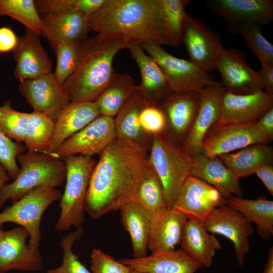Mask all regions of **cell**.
<instances>
[{
  "label": "cell",
  "instance_id": "1",
  "mask_svg": "<svg viewBox=\"0 0 273 273\" xmlns=\"http://www.w3.org/2000/svg\"><path fill=\"white\" fill-rule=\"evenodd\" d=\"M152 168L149 152L116 136L100 155L91 174L84 210L93 219L132 201Z\"/></svg>",
  "mask_w": 273,
  "mask_h": 273
},
{
  "label": "cell",
  "instance_id": "2",
  "mask_svg": "<svg viewBox=\"0 0 273 273\" xmlns=\"http://www.w3.org/2000/svg\"><path fill=\"white\" fill-rule=\"evenodd\" d=\"M87 28L128 44L151 41L166 45L156 0H106L88 17Z\"/></svg>",
  "mask_w": 273,
  "mask_h": 273
},
{
  "label": "cell",
  "instance_id": "3",
  "mask_svg": "<svg viewBox=\"0 0 273 273\" xmlns=\"http://www.w3.org/2000/svg\"><path fill=\"white\" fill-rule=\"evenodd\" d=\"M128 44L122 39L98 34L84 40L77 67L63 84L70 102L95 101L115 73V56Z\"/></svg>",
  "mask_w": 273,
  "mask_h": 273
},
{
  "label": "cell",
  "instance_id": "4",
  "mask_svg": "<svg viewBox=\"0 0 273 273\" xmlns=\"http://www.w3.org/2000/svg\"><path fill=\"white\" fill-rule=\"evenodd\" d=\"M17 161L20 168L14 180L2 189L0 207L8 200L14 202L37 187L47 185L56 188L65 182V164L53 155L27 151L20 154Z\"/></svg>",
  "mask_w": 273,
  "mask_h": 273
},
{
  "label": "cell",
  "instance_id": "5",
  "mask_svg": "<svg viewBox=\"0 0 273 273\" xmlns=\"http://www.w3.org/2000/svg\"><path fill=\"white\" fill-rule=\"evenodd\" d=\"M61 159L66 168V184L55 229L64 232L72 226L82 228L87 191L96 161L92 157L83 155H70Z\"/></svg>",
  "mask_w": 273,
  "mask_h": 273
},
{
  "label": "cell",
  "instance_id": "6",
  "mask_svg": "<svg viewBox=\"0 0 273 273\" xmlns=\"http://www.w3.org/2000/svg\"><path fill=\"white\" fill-rule=\"evenodd\" d=\"M149 157L164 192L168 208H173L178 192L190 175L192 159L164 132L153 136Z\"/></svg>",
  "mask_w": 273,
  "mask_h": 273
},
{
  "label": "cell",
  "instance_id": "7",
  "mask_svg": "<svg viewBox=\"0 0 273 273\" xmlns=\"http://www.w3.org/2000/svg\"><path fill=\"white\" fill-rule=\"evenodd\" d=\"M62 193L50 186H40L32 189L0 212V229L7 222L24 228L29 234L28 245L38 248L41 240L40 224L46 209L61 199Z\"/></svg>",
  "mask_w": 273,
  "mask_h": 273
},
{
  "label": "cell",
  "instance_id": "8",
  "mask_svg": "<svg viewBox=\"0 0 273 273\" xmlns=\"http://www.w3.org/2000/svg\"><path fill=\"white\" fill-rule=\"evenodd\" d=\"M142 49L157 63L164 73L172 93L198 92L215 82L213 76L190 60L175 57L154 42L140 44Z\"/></svg>",
  "mask_w": 273,
  "mask_h": 273
},
{
  "label": "cell",
  "instance_id": "9",
  "mask_svg": "<svg viewBox=\"0 0 273 273\" xmlns=\"http://www.w3.org/2000/svg\"><path fill=\"white\" fill-rule=\"evenodd\" d=\"M190 60L204 71L216 69L217 60L225 49L219 35L204 22L188 13L185 17L181 36Z\"/></svg>",
  "mask_w": 273,
  "mask_h": 273
},
{
  "label": "cell",
  "instance_id": "10",
  "mask_svg": "<svg viewBox=\"0 0 273 273\" xmlns=\"http://www.w3.org/2000/svg\"><path fill=\"white\" fill-rule=\"evenodd\" d=\"M255 122L228 124L215 123L203 139L201 153L208 157H213L253 144H268L257 130Z\"/></svg>",
  "mask_w": 273,
  "mask_h": 273
},
{
  "label": "cell",
  "instance_id": "11",
  "mask_svg": "<svg viewBox=\"0 0 273 273\" xmlns=\"http://www.w3.org/2000/svg\"><path fill=\"white\" fill-rule=\"evenodd\" d=\"M116 136L114 118L100 115L64 142L53 156L61 159L77 154L100 155Z\"/></svg>",
  "mask_w": 273,
  "mask_h": 273
},
{
  "label": "cell",
  "instance_id": "12",
  "mask_svg": "<svg viewBox=\"0 0 273 273\" xmlns=\"http://www.w3.org/2000/svg\"><path fill=\"white\" fill-rule=\"evenodd\" d=\"M225 200L215 188L189 175L180 187L172 209L188 219L204 222L215 208L225 204Z\"/></svg>",
  "mask_w": 273,
  "mask_h": 273
},
{
  "label": "cell",
  "instance_id": "13",
  "mask_svg": "<svg viewBox=\"0 0 273 273\" xmlns=\"http://www.w3.org/2000/svg\"><path fill=\"white\" fill-rule=\"evenodd\" d=\"M204 223L208 232L222 236L233 243L238 264L243 265L250 250L248 238L254 232L252 223L225 204L215 208Z\"/></svg>",
  "mask_w": 273,
  "mask_h": 273
},
{
  "label": "cell",
  "instance_id": "14",
  "mask_svg": "<svg viewBox=\"0 0 273 273\" xmlns=\"http://www.w3.org/2000/svg\"><path fill=\"white\" fill-rule=\"evenodd\" d=\"M28 232L19 226L8 231L0 229V273L12 270L33 272L42 267L43 260L38 248L27 243Z\"/></svg>",
  "mask_w": 273,
  "mask_h": 273
},
{
  "label": "cell",
  "instance_id": "15",
  "mask_svg": "<svg viewBox=\"0 0 273 273\" xmlns=\"http://www.w3.org/2000/svg\"><path fill=\"white\" fill-rule=\"evenodd\" d=\"M19 89L33 111L46 114L54 121L70 103L63 85L53 73L20 81Z\"/></svg>",
  "mask_w": 273,
  "mask_h": 273
},
{
  "label": "cell",
  "instance_id": "16",
  "mask_svg": "<svg viewBox=\"0 0 273 273\" xmlns=\"http://www.w3.org/2000/svg\"><path fill=\"white\" fill-rule=\"evenodd\" d=\"M225 88L215 82L204 87L200 92L197 114L181 149L191 157L201 153L203 139L209 129L219 119L221 100Z\"/></svg>",
  "mask_w": 273,
  "mask_h": 273
},
{
  "label": "cell",
  "instance_id": "17",
  "mask_svg": "<svg viewBox=\"0 0 273 273\" xmlns=\"http://www.w3.org/2000/svg\"><path fill=\"white\" fill-rule=\"evenodd\" d=\"M200 98L198 92L172 93L157 104L165 117V133L180 148L197 114Z\"/></svg>",
  "mask_w": 273,
  "mask_h": 273
},
{
  "label": "cell",
  "instance_id": "18",
  "mask_svg": "<svg viewBox=\"0 0 273 273\" xmlns=\"http://www.w3.org/2000/svg\"><path fill=\"white\" fill-rule=\"evenodd\" d=\"M216 69L220 72L221 83L228 92L244 95L263 90L259 71L251 68L244 53L237 49H224Z\"/></svg>",
  "mask_w": 273,
  "mask_h": 273
},
{
  "label": "cell",
  "instance_id": "19",
  "mask_svg": "<svg viewBox=\"0 0 273 273\" xmlns=\"http://www.w3.org/2000/svg\"><path fill=\"white\" fill-rule=\"evenodd\" d=\"M206 6L228 23L233 33L241 23L265 25L273 19L272 0H209Z\"/></svg>",
  "mask_w": 273,
  "mask_h": 273
},
{
  "label": "cell",
  "instance_id": "20",
  "mask_svg": "<svg viewBox=\"0 0 273 273\" xmlns=\"http://www.w3.org/2000/svg\"><path fill=\"white\" fill-rule=\"evenodd\" d=\"M272 108L273 95L263 90L244 95H235L225 90L217 123L228 124L256 121Z\"/></svg>",
  "mask_w": 273,
  "mask_h": 273
},
{
  "label": "cell",
  "instance_id": "21",
  "mask_svg": "<svg viewBox=\"0 0 273 273\" xmlns=\"http://www.w3.org/2000/svg\"><path fill=\"white\" fill-rule=\"evenodd\" d=\"M16 62L14 76L20 81L52 73V62L42 47L39 35L26 29L12 52Z\"/></svg>",
  "mask_w": 273,
  "mask_h": 273
},
{
  "label": "cell",
  "instance_id": "22",
  "mask_svg": "<svg viewBox=\"0 0 273 273\" xmlns=\"http://www.w3.org/2000/svg\"><path fill=\"white\" fill-rule=\"evenodd\" d=\"M190 175L215 188L225 199L231 196L242 197L239 178L222 162L218 156L209 157L202 153L192 157Z\"/></svg>",
  "mask_w": 273,
  "mask_h": 273
},
{
  "label": "cell",
  "instance_id": "23",
  "mask_svg": "<svg viewBox=\"0 0 273 273\" xmlns=\"http://www.w3.org/2000/svg\"><path fill=\"white\" fill-rule=\"evenodd\" d=\"M88 18L76 10L42 15V35L54 50L62 42L82 41L88 37Z\"/></svg>",
  "mask_w": 273,
  "mask_h": 273
},
{
  "label": "cell",
  "instance_id": "24",
  "mask_svg": "<svg viewBox=\"0 0 273 273\" xmlns=\"http://www.w3.org/2000/svg\"><path fill=\"white\" fill-rule=\"evenodd\" d=\"M133 269L144 273H195L202 265L180 249L151 253L142 258L118 260Z\"/></svg>",
  "mask_w": 273,
  "mask_h": 273
},
{
  "label": "cell",
  "instance_id": "25",
  "mask_svg": "<svg viewBox=\"0 0 273 273\" xmlns=\"http://www.w3.org/2000/svg\"><path fill=\"white\" fill-rule=\"evenodd\" d=\"M131 56L137 64L141 76L137 90L149 104L157 105L172 92L156 61L146 54L140 44L128 43Z\"/></svg>",
  "mask_w": 273,
  "mask_h": 273
},
{
  "label": "cell",
  "instance_id": "26",
  "mask_svg": "<svg viewBox=\"0 0 273 273\" xmlns=\"http://www.w3.org/2000/svg\"><path fill=\"white\" fill-rule=\"evenodd\" d=\"M100 115L95 101L70 103L55 121L53 138L44 153L54 155L64 142Z\"/></svg>",
  "mask_w": 273,
  "mask_h": 273
},
{
  "label": "cell",
  "instance_id": "27",
  "mask_svg": "<svg viewBox=\"0 0 273 273\" xmlns=\"http://www.w3.org/2000/svg\"><path fill=\"white\" fill-rule=\"evenodd\" d=\"M148 249L152 253L174 250L180 244L188 219L173 209L151 217Z\"/></svg>",
  "mask_w": 273,
  "mask_h": 273
},
{
  "label": "cell",
  "instance_id": "28",
  "mask_svg": "<svg viewBox=\"0 0 273 273\" xmlns=\"http://www.w3.org/2000/svg\"><path fill=\"white\" fill-rule=\"evenodd\" d=\"M149 104L138 90L127 101L114 118L117 135L150 151L153 136L146 133L140 122L142 110Z\"/></svg>",
  "mask_w": 273,
  "mask_h": 273
},
{
  "label": "cell",
  "instance_id": "29",
  "mask_svg": "<svg viewBox=\"0 0 273 273\" xmlns=\"http://www.w3.org/2000/svg\"><path fill=\"white\" fill-rule=\"evenodd\" d=\"M180 245L181 249L206 268L211 266L216 251L221 248L219 241L206 230L204 222L194 219L187 220Z\"/></svg>",
  "mask_w": 273,
  "mask_h": 273
},
{
  "label": "cell",
  "instance_id": "30",
  "mask_svg": "<svg viewBox=\"0 0 273 273\" xmlns=\"http://www.w3.org/2000/svg\"><path fill=\"white\" fill-rule=\"evenodd\" d=\"M121 222L130 236L133 258L147 256L151 218L146 209L134 201L120 210Z\"/></svg>",
  "mask_w": 273,
  "mask_h": 273
},
{
  "label": "cell",
  "instance_id": "31",
  "mask_svg": "<svg viewBox=\"0 0 273 273\" xmlns=\"http://www.w3.org/2000/svg\"><path fill=\"white\" fill-rule=\"evenodd\" d=\"M224 164L239 178L253 174L264 164L273 165V149L268 144H256L239 151L218 156Z\"/></svg>",
  "mask_w": 273,
  "mask_h": 273
},
{
  "label": "cell",
  "instance_id": "32",
  "mask_svg": "<svg viewBox=\"0 0 273 273\" xmlns=\"http://www.w3.org/2000/svg\"><path fill=\"white\" fill-rule=\"evenodd\" d=\"M225 204L242 214L250 222L256 224L257 232L263 239L273 235V201L265 197L255 199H246L231 196Z\"/></svg>",
  "mask_w": 273,
  "mask_h": 273
},
{
  "label": "cell",
  "instance_id": "33",
  "mask_svg": "<svg viewBox=\"0 0 273 273\" xmlns=\"http://www.w3.org/2000/svg\"><path fill=\"white\" fill-rule=\"evenodd\" d=\"M137 90L128 74L115 72L111 82L95 101L100 115L114 118Z\"/></svg>",
  "mask_w": 273,
  "mask_h": 273
},
{
  "label": "cell",
  "instance_id": "34",
  "mask_svg": "<svg viewBox=\"0 0 273 273\" xmlns=\"http://www.w3.org/2000/svg\"><path fill=\"white\" fill-rule=\"evenodd\" d=\"M166 45L176 47L181 43L186 8L190 0H156Z\"/></svg>",
  "mask_w": 273,
  "mask_h": 273
},
{
  "label": "cell",
  "instance_id": "35",
  "mask_svg": "<svg viewBox=\"0 0 273 273\" xmlns=\"http://www.w3.org/2000/svg\"><path fill=\"white\" fill-rule=\"evenodd\" d=\"M55 121L46 114L33 111L29 113L28 124L24 140L28 151L44 153L53 138Z\"/></svg>",
  "mask_w": 273,
  "mask_h": 273
},
{
  "label": "cell",
  "instance_id": "36",
  "mask_svg": "<svg viewBox=\"0 0 273 273\" xmlns=\"http://www.w3.org/2000/svg\"><path fill=\"white\" fill-rule=\"evenodd\" d=\"M8 16L38 35L42 34L41 16L33 0H0V17Z\"/></svg>",
  "mask_w": 273,
  "mask_h": 273
},
{
  "label": "cell",
  "instance_id": "37",
  "mask_svg": "<svg viewBox=\"0 0 273 273\" xmlns=\"http://www.w3.org/2000/svg\"><path fill=\"white\" fill-rule=\"evenodd\" d=\"M133 201L145 207L150 218L168 209L162 183L153 167L141 184Z\"/></svg>",
  "mask_w": 273,
  "mask_h": 273
},
{
  "label": "cell",
  "instance_id": "38",
  "mask_svg": "<svg viewBox=\"0 0 273 273\" xmlns=\"http://www.w3.org/2000/svg\"><path fill=\"white\" fill-rule=\"evenodd\" d=\"M29 113L16 110L10 100L0 106V130L7 137L19 143L24 142Z\"/></svg>",
  "mask_w": 273,
  "mask_h": 273
},
{
  "label": "cell",
  "instance_id": "39",
  "mask_svg": "<svg viewBox=\"0 0 273 273\" xmlns=\"http://www.w3.org/2000/svg\"><path fill=\"white\" fill-rule=\"evenodd\" d=\"M82 41L62 42L58 44L54 49L57 63L54 74L62 85H63L77 67Z\"/></svg>",
  "mask_w": 273,
  "mask_h": 273
},
{
  "label": "cell",
  "instance_id": "40",
  "mask_svg": "<svg viewBox=\"0 0 273 273\" xmlns=\"http://www.w3.org/2000/svg\"><path fill=\"white\" fill-rule=\"evenodd\" d=\"M238 33L243 36L261 64L273 63V45L263 36L260 25L250 22L241 23L237 27Z\"/></svg>",
  "mask_w": 273,
  "mask_h": 273
},
{
  "label": "cell",
  "instance_id": "41",
  "mask_svg": "<svg viewBox=\"0 0 273 273\" xmlns=\"http://www.w3.org/2000/svg\"><path fill=\"white\" fill-rule=\"evenodd\" d=\"M82 234L83 230L80 228L63 238L60 243L63 250L62 264L58 267L48 270L47 273H90L72 250L73 244Z\"/></svg>",
  "mask_w": 273,
  "mask_h": 273
},
{
  "label": "cell",
  "instance_id": "42",
  "mask_svg": "<svg viewBox=\"0 0 273 273\" xmlns=\"http://www.w3.org/2000/svg\"><path fill=\"white\" fill-rule=\"evenodd\" d=\"M26 150L22 143L14 141L0 130V162L5 167L10 179H14L19 170L17 158Z\"/></svg>",
  "mask_w": 273,
  "mask_h": 273
},
{
  "label": "cell",
  "instance_id": "43",
  "mask_svg": "<svg viewBox=\"0 0 273 273\" xmlns=\"http://www.w3.org/2000/svg\"><path fill=\"white\" fill-rule=\"evenodd\" d=\"M139 119L142 128L148 134L153 136L165 132V117L157 105L146 106L141 111Z\"/></svg>",
  "mask_w": 273,
  "mask_h": 273
},
{
  "label": "cell",
  "instance_id": "44",
  "mask_svg": "<svg viewBox=\"0 0 273 273\" xmlns=\"http://www.w3.org/2000/svg\"><path fill=\"white\" fill-rule=\"evenodd\" d=\"M90 262L92 273H130L133 269L97 248L92 250Z\"/></svg>",
  "mask_w": 273,
  "mask_h": 273
},
{
  "label": "cell",
  "instance_id": "45",
  "mask_svg": "<svg viewBox=\"0 0 273 273\" xmlns=\"http://www.w3.org/2000/svg\"><path fill=\"white\" fill-rule=\"evenodd\" d=\"M37 12L42 15L75 10L76 0H36Z\"/></svg>",
  "mask_w": 273,
  "mask_h": 273
},
{
  "label": "cell",
  "instance_id": "46",
  "mask_svg": "<svg viewBox=\"0 0 273 273\" xmlns=\"http://www.w3.org/2000/svg\"><path fill=\"white\" fill-rule=\"evenodd\" d=\"M259 133L267 143L273 140V108L270 109L255 122Z\"/></svg>",
  "mask_w": 273,
  "mask_h": 273
},
{
  "label": "cell",
  "instance_id": "47",
  "mask_svg": "<svg viewBox=\"0 0 273 273\" xmlns=\"http://www.w3.org/2000/svg\"><path fill=\"white\" fill-rule=\"evenodd\" d=\"M19 40L15 32L9 27H0V54L13 52Z\"/></svg>",
  "mask_w": 273,
  "mask_h": 273
},
{
  "label": "cell",
  "instance_id": "48",
  "mask_svg": "<svg viewBox=\"0 0 273 273\" xmlns=\"http://www.w3.org/2000/svg\"><path fill=\"white\" fill-rule=\"evenodd\" d=\"M259 71L262 89L273 95V63H263Z\"/></svg>",
  "mask_w": 273,
  "mask_h": 273
},
{
  "label": "cell",
  "instance_id": "49",
  "mask_svg": "<svg viewBox=\"0 0 273 273\" xmlns=\"http://www.w3.org/2000/svg\"><path fill=\"white\" fill-rule=\"evenodd\" d=\"M253 174L261 179L267 190L273 195V165H261L255 169Z\"/></svg>",
  "mask_w": 273,
  "mask_h": 273
},
{
  "label": "cell",
  "instance_id": "50",
  "mask_svg": "<svg viewBox=\"0 0 273 273\" xmlns=\"http://www.w3.org/2000/svg\"><path fill=\"white\" fill-rule=\"evenodd\" d=\"M106 2V0H76L75 10L87 17L95 13Z\"/></svg>",
  "mask_w": 273,
  "mask_h": 273
},
{
  "label": "cell",
  "instance_id": "51",
  "mask_svg": "<svg viewBox=\"0 0 273 273\" xmlns=\"http://www.w3.org/2000/svg\"><path fill=\"white\" fill-rule=\"evenodd\" d=\"M10 177L4 165L0 162V193Z\"/></svg>",
  "mask_w": 273,
  "mask_h": 273
},
{
  "label": "cell",
  "instance_id": "52",
  "mask_svg": "<svg viewBox=\"0 0 273 273\" xmlns=\"http://www.w3.org/2000/svg\"><path fill=\"white\" fill-rule=\"evenodd\" d=\"M263 273H273V247L268 250L267 259Z\"/></svg>",
  "mask_w": 273,
  "mask_h": 273
},
{
  "label": "cell",
  "instance_id": "53",
  "mask_svg": "<svg viewBox=\"0 0 273 273\" xmlns=\"http://www.w3.org/2000/svg\"><path fill=\"white\" fill-rule=\"evenodd\" d=\"M130 273H144V272L138 270L132 269Z\"/></svg>",
  "mask_w": 273,
  "mask_h": 273
}]
</instances>
